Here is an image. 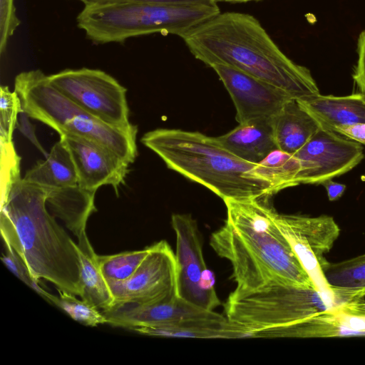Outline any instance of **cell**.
<instances>
[{
    "instance_id": "ffe728a7",
    "label": "cell",
    "mask_w": 365,
    "mask_h": 365,
    "mask_svg": "<svg viewBox=\"0 0 365 365\" xmlns=\"http://www.w3.org/2000/svg\"><path fill=\"white\" fill-rule=\"evenodd\" d=\"M77 248L81 263L82 294L81 298L102 312L113 307V297L98 261L86 232L78 238Z\"/></svg>"
},
{
    "instance_id": "3957f363",
    "label": "cell",
    "mask_w": 365,
    "mask_h": 365,
    "mask_svg": "<svg viewBox=\"0 0 365 365\" xmlns=\"http://www.w3.org/2000/svg\"><path fill=\"white\" fill-rule=\"evenodd\" d=\"M47 187L19 178L1 199L0 227L4 245L21 257L32 277L82 294L77 244L46 206Z\"/></svg>"
},
{
    "instance_id": "44dd1931",
    "label": "cell",
    "mask_w": 365,
    "mask_h": 365,
    "mask_svg": "<svg viewBox=\"0 0 365 365\" xmlns=\"http://www.w3.org/2000/svg\"><path fill=\"white\" fill-rule=\"evenodd\" d=\"M138 334L160 337L240 338V334L226 317L217 314L210 318L175 324L138 327L131 329Z\"/></svg>"
},
{
    "instance_id": "7c38bea8",
    "label": "cell",
    "mask_w": 365,
    "mask_h": 365,
    "mask_svg": "<svg viewBox=\"0 0 365 365\" xmlns=\"http://www.w3.org/2000/svg\"><path fill=\"white\" fill-rule=\"evenodd\" d=\"M299 184L321 185L354 168L364 158L361 143L321 128L298 151Z\"/></svg>"
},
{
    "instance_id": "d6a6232c",
    "label": "cell",
    "mask_w": 365,
    "mask_h": 365,
    "mask_svg": "<svg viewBox=\"0 0 365 365\" xmlns=\"http://www.w3.org/2000/svg\"><path fill=\"white\" fill-rule=\"evenodd\" d=\"M220 1L222 0H86L83 4L85 6L115 2H141L167 5H195L217 4Z\"/></svg>"
},
{
    "instance_id": "d6986e66",
    "label": "cell",
    "mask_w": 365,
    "mask_h": 365,
    "mask_svg": "<svg viewBox=\"0 0 365 365\" xmlns=\"http://www.w3.org/2000/svg\"><path fill=\"white\" fill-rule=\"evenodd\" d=\"M277 148L294 154L322 128L299 103L289 100L272 118Z\"/></svg>"
},
{
    "instance_id": "4fadbf2b",
    "label": "cell",
    "mask_w": 365,
    "mask_h": 365,
    "mask_svg": "<svg viewBox=\"0 0 365 365\" xmlns=\"http://www.w3.org/2000/svg\"><path fill=\"white\" fill-rule=\"evenodd\" d=\"M211 68L230 93L239 123L272 117L294 98L284 90L231 67L214 65Z\"/></svg>"
},
{
    "instance_id": "603a6c76",
    "label": "cell",
    "mask_w": 365,
    "mask_h": 365,
    "mask_svg": "<svg viewBox=\"0 0 365 365\" xmlns=\"http://www.w3.org/2000/svg\"><path fill=\"white\" fill-rule=\"evenodd\" d=\"M305 333L307 338L365 336V314L340 306L308 320Z\"/></svg>"
},
{
    "instance_id": "83f0119b",
    "label": "cell",
    "mask_w": 365,
    "mask_h": 365,
    "mask_svg": "<svg viewBox=\"0 0 365 365\" xmlns=\"http://www.w3.org/2000/svg\"><path fill=\"white\" fill-rule=\"evenodd\" d=\"M23 111L20 98L7 86L0 87V143L13 142V134L20 113Z\"/></svg>"
},
{
    "instance_id": "5b68a950",
    "label": "cell",
    "mask_w": 365,
    "mask_h": 365,
    "mask_svg": "<svg viewBox=\"0 0 365 365\" xmlns=\"http://www.w3.org/2000/svg\"><path fill=\"white\" fill-rule=\"evenodd\" d=\"M341 305L314 287L270 282L236 289L224 304L225 317L241 337H291L294 328Z\"/></svg>"
},
{
    "instance_id": "4316f807",
    "label": "cell",
    "mask_w": 365,
    "mask_h": 365,
    "mask_svg": "<svg viewBox=\"0 0 365 365\" xmlns=\"http://www.w3.org/2000/svg\"><path fill=\"white\" fill-rule=\"evenodd\" d=\"M58 296L55 297L53 304L61 308L75 321L88 327H97L108 324L102 311L84 300H80L70 292L57 289Z\"/></svg>"
},
{
    "instance_id": "2e32d148",
    "label": "cell",
    "mask_w": 365,
    "mask_h": 365,
    "mask_svg": "<svg viewBox=\"0 0 365 365\" xmlns=\"http://www.w3.org/2000/svg\"><path fill=\"white\" fill-rule=\"evenodd\" d=\"M272 118H259L239 123L226 134L215 137V140L237 158L258 164L271 152L278 149Z\"/></svg>"
},
{
    "instance_id": "9a60e30c",
    "label": "cell",
    "mask_w": 365,
    "mask_h": 365,
    "mask_svg": "<svg viewBox=\"0 0 365 365\" xmlns=\"http://www.w3.org/2000/svg\"><path fill=\"white\" fill-rule=\"evenodd\" d=\"M102 312L108 324L129 330L138 327L175 324L203 319L218 314L196 307L179 297L170 302L149 305L127 304Z\"/></svg>"
},
{
    "instance_id": "484cf974",
    "label": "cell",
    "mask_w": 365,
    "mask_h": 365,
    "mask_svg": "<svg viewBox=\"0 0 365 365\" xmlns=\"http://www.w3.org/2000/svg\"><path fill=\"white\" fill-rule=\"evenodd\" d=\"M149 251L150 246L141 250L98 255L101 271L106 281L125 280L136 271Z\"/></svg>"
},
{
    "instance_id": "8fae6325",
    "label": "cell",
    "mask_w": 365,
    "mask_h": 365,
    "mask_svg": "<svg viewBox=\"0 0 365 365\" xmlns=\"http://www.w3.org/2000/svg\"><path fill=\"white\" fill-rule=\"evenodd\" d=\"M171 221L176 235L178 297L196 307L214 311L220 301L215 292L214 274L205 264L197 222L188 214H174Z\"/></svg>"
},
{
    "instance_id": "5bb4252c",
    "label": "cell",
    "mask_w": 365,
    "mask_h": 365,
    "mask_svg": "<svg viewBox=\"0 0 365 365\" xmlns=\"http://www.w3.org/2000/svg\"><path fill=\"white\" fill-rule=\"evenodd\" d=\"M60 140L71 155L80 187L97 191L111 185L117 192L124 183L129 164L113 151L82 137L61 135Z\"/></svg>"
},
{
    "instance_id": "52a82bcc",
    "label": "cell",
    "mask_w": 365,
    "mask_h": 365,
    "mask_svg": "<svg viewBox=\"0 0 365 365\" xmlns=\"http://www.w3.org/2000/svg\"><path fill=\"white\" fill-rule=\"evenodd\" d=\"M14 91L20 98L23 110L59 135L93 140L128 164L135 161L137 134L112 126L83 109L57 90L41 70L19 73L14 79Z\"/></svg>"
},
{
    "instance_id": "8992f818",
    "label": "cell",
    "mask_w": 365,
    "mask_h": 365,
    "mask_svg": "<svg viewBox=\"0 0 365 365\" xmlns=\"http://www.w3.org/2000/svg\"><path fill=\"white\" fill-rule=\"evenodd\" d=\"M220 13L217 4L167 5L115 2L85 5L78 27L96 44L123 43L129 38L160 33L182 37Z\"/></svg>"
},
{
    "instance_id": "1f68e13d",
    "label": "cell",
    "mask_w": 365,
    "mask_h": 365,
    "mask_svg": "<svg viewBox=\"0 0 365 365\" xmlns=\"http://www.w3.org/2000/svg\"><path fill=\"white\" fill-rule=\"evenodd\" d=\"M358 59L352 78L359 88V93L365 96V29L359 34L357 41Z\"/></svg>"
},
{
    "instance_id": "ba28073f",
    "label": "cell",
    "mask_w": 365,
    "mask_h": 365,
    "mask_svg": "<svg viewBox=\"0 0 365 365\" xmlns=\"http://www.w3.org/2000/svg\"><path fill=\"white\" fill-rule=\"evenodd\" d=\"M274 221L315 289L341 306L351 302L353 300L351 294L331 287L324 273L329 263L325 255L331 250L340 233L334 219L324 215L308 217L282 215L276 212Z\"/></svg>"
},
{
    "instance_id": "f35d334b",
    "label": "cell",
    "mask_w": 365,
    "mask_h": 365,
    "mask_svg": "<svg viewBox=\"0 0 365 365\" xmlns=\"http://www.w3.org/2000/svg\"><path fill=\"white\" fill-rule=\"evenodd\" d=\"M77 1H81V2H83H83H84V1H86V0H77Z\"/></svg>"
},
{
    "instance_id": "836d02e7",
    "label": "cell",
    "mask_w": 365,
    "mask_h": 365,
    "mask_svg": "<svg viewBox=\"0 0 365 365\" xmlns=\"http://www.w3.org/2000/svg\"><path fill=\"white\" fill-rule=\"evenodd\" d=\"M30 117L25 111L19 115L16 128L24 135L45 157L48 153L43 148L38 140L35 132V126L30 121Z\"/></svg>"
},
{
    "instance_id": "30bf717a",
    "label": "cell",
    "mask_w": 365,
    "mask_h": 365,
    "mask_svg": "<svg viewBox=\"0 0 365 365\" xmlns=\"http://www.w3.org/2000/svg\"><path fill=\"white\" fill-rule=\"evenodd\" d=\"M107 282L113 297L112 309L127 304L170 302L178 297L175 254L165 240H161L150 246L148 255L129 278Z\"/></svg>"
},
{
    "instance_id": "4dcf8cb0",
    "label": "cell",
    "mask_w": 365,
    "mask_h": 365,
    "mask_svg": "<svg viewBox=\"0 0 365 365\" xmlns=\"http://www.w3.org/2000/svg\"><path fill=\"white\" fill-rule=\"evenodd\" d=\"M21 24L16 15L14 0H0V54L6 48L8 41Z\"/></svg>"
},
{
    "instance_id": "9c48e42d",
    "label": "cell",
    "mask_w": 365,
    "mask_h": 365,
    "mask_svg": "<svg viewBox=\"0 0 365 365\" xmlns=\"http://www.w3.org/2000/svg\"><path fill=\"white\" fill-rule=\"evenodd\" d=\"M61 93L102 121L135 133L129 120L126 88L115 78L99 69L66 68L48 76Z\"/></svg>"
},
{
    "instance_id": "ac0fdd59",
    "label": "cell",
    "mask_w": 365,
    "mask_h": 365,
    "mask_svg": "<svg viewBox=\"0 0 365 365\" xmlns=\"http://www.w3.org/2000/svg\"><path fill=\"white\" fill-rule=\"evenodd\" d=\"M46 206L77 238L86 231L89 217L96 211V191L78 185L66 187H48Z\"/></svg>"
},
{
    "instance_id": "d590c367",
    "label": "cell",
    "mask_w": 365,
    "mask_h": 365,
    "mask_svg": "<svg viewBox=\"0 0 365 365\" xmlns=\"http://www.w3.org/2000/svg\"><path fill=\"white\" fill-rule=\"evenodd\" d=\"M321 185L325 187L329 200L330 201H335L339 199L346 190L344 184L334 182L331 179L324 181Z\"/></svg>"
},
{
    "instance_id": "6da1fadb",
    "label": "cell",
    "mask_w": 365,
    "mask_h": 365,
    "mask_svg": "<svg viewBox=\"0 0 365 365\" xmlns=\"http://www.w3.org/2000/svg\"><path fill=\"white\" fill-rule=\"evenodd\" d=\"M181 38L193 56L210 67H231L296 99L320 93L310 71L287 57L250 14L220 12Z\"/></svg>"
},
{
    "instance_id": "cb8c5ba5",
    "label": "cell",
    "mask_w": 365,
    "mask_h": 365,
    "mask_svg": "<svg viewBox=\"0 0 365 365\" xmlns=\"http://www.w3.org/2000/svg\"><path fill=\"white\" fill-rule=\"evenodd\" d=\"M299 162L291 153L276 149L259 162L256 173L274 185L277 191L299 185Z\"/></svg>"
},
{
    "instance_id": "7a4b0ae2",
    "label": "cell",
    "mask_w": 365,
    "mask_h": 365,
    "mask_svg": "<svg viewBox=\"0 0 365 365\" xmlns=\"http://www.w3.org/2000/svg\"><path fill=\"white\" fill-rule=\"evenodd\" d=\"M264 198L225 199V225L210 237L214 251L232 264L236 289L270 282L314 287ZM315 288V287H314Z\"/></svg>"
},
{
    "instance_id": "f1b7e54d",
    "label": "cell",
    "mask_w": 365,
    "mask_h": 365,
    "mask_svg": "<svg viewBox=\"0 0 365 365\" xmlns=\"http://www.w3.org/2000/svg\"><path fill=\"white\" fill-rule=\"evenodd\" d=\"M1 149V199L4 198L14 183L21 178V158L14 144L0 143Z\"/></svg>"
},
{
    "instance_id": "e0dca14e",
    "label": "cell",
    "mask_w": 365,
    "mask_h": 365,
    "mask_svg": "<svg viewBox=\"0 0 365 365\" xmlns=\"http://www.w3.org/2000/svg\"><path fill=\"white\" fill-rule=\"evenodd\" d=\"M297 100L323 128L334 132L338 128L365 124V96L361 93L344 96L319 93Z\"/></svg>"
},
{
    "instance_id": "f546056e",
    "label": "cell",
    "mask_w": 365,
    "mask_h": 365,
    "mask_svg": "<svg viewBox=\"0 0 365 365\" xmlns=\"http://www.w3.org/2000/svg\"><path fill=\"white\" fill-rule=\"evenodd\" d=\"M6 252L1 259L7 269L18 279L34 290L43 298L53 304L56 296L43 289L31 276L26 264L19 254L9 245H4Z\"/></svg>"
},
{
    "instance_id": "7402d4cb",
    "label": "cell",
    "mask_w": 365,
    "mask_h": 365,
    "mask_svg": "<svg viewBox=\"0 0 365 365\" xmlns=\"http://www.w3.org/2000/svg\"><path fill=\"white\" fill-rule=\"evenodd\" d=\"M25 180L48 187H66L78 185L77 173L71 155L59 140L44 160L38 161L26 171Z\"/></svg>"
},
{
    "instance_id": "277c9868",
    "label": "cell",
    "mask_w": 365,
    "mask_h": 365,
    "mask_svg": "<svg viewBox=\"0 0 365 365\" xmlns=\"http://www.w3.org/2000/svg\"><path fill=\"white\" fill-rule=\"evenodd\" d=\"M140 142L167 167L225 199L265 198L277 192L274 185L258 175L257 164L243 160L200 132L158 128Z\"/></svg>"
},
{
    "instance_id": "d4e9b609",
    "label": "cell",
    "mask_w": 365,
    "mask_h": 365,
    "mask_svg": "<svg viewBox=\"0 0 365 365\" xmlns=\"http://www.w3.org/2000/svg\"><path fill=\"white\" fill-rule=\"evenodd\" d=\"M324 273L334 288L365 290V253L339 262H329Z\"/></svg>"
},
{
    "instance_id": "74e56055",
    "label": "cell",
    "mask_w": 365,
    "mask_h": 365,
    "mask_svg": "<svg viewBox=\"0 0 365 365\" xmlns=\"http://www.w3.org/2000/svg\"><path fill=\"white\" fill-rule=\"evenodd\" d=\"M261 0H222V1H227L230 3H246L249 1H257Z\"/></svg>"
},
{
    "instance_id": "8d00e7d4",
    "label": "cell",
    "mask_w": 365,
    "mask_h": 365,
    "mask_svg": "<svg viewBox=\"0 0 365 365\" xmlns=\"http://www.w3.org/2000/svg\"><path fill=\"white\" fill-rule=\"evenodd\" d=\"M343 307L351 312L365 314V300L363 298L355 302H349L343 305Z\"/></svg>"
},
{
    "instance_id": "e575fe53",
    "label": "cell",
    "mask_w": 365,
    "mask_h": 365,
    "mask_svg": "<svg viewBox=\"0 0 365 365\" xmlns=\"http://www.w3.org/2000/svg\"><path fill=\"white\" fill-rule=\"evenodd\" d=\"M334 132L361 144L365 145V124L338 128Z\"/></svg>"
}]
</instances>
